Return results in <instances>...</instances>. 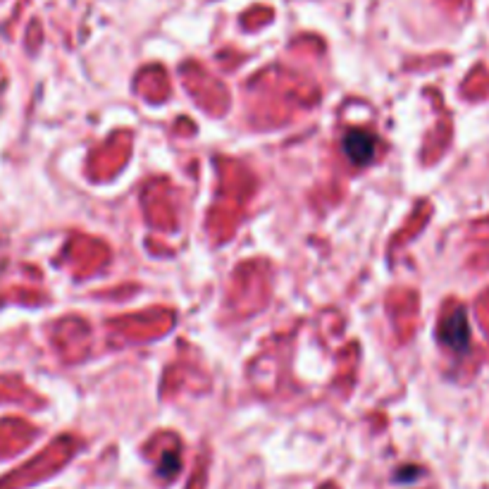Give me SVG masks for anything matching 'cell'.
<instances>
[{"label":"cell","instance_id":"cell-1","mask_svg":"<svg viewBox=\"0 0 489 489\" xmlns=\"http://www.w3.org/2000/svg\"><path fill=\"white\" fill-rule=\"evenodd\" d=\"M341 149L348 156V160L356 165H367L375 158V136L370 131L363 129H351L344 134Z\"/></svg>","mask_w":489,"mask_h":489},{"label":"cell","instance_id":"cell-2","mask_svg":"<svg viewBox=\"0 0 489 489\" xmlns=\"http://www.w3.org/2000/svg\"><path fill=\"white\" fill-rule=\"evenodd\" d=\"M439 337L446 346H451L453 351H466L468 344H471V327H468L466 313L456 311L451 318H446L439 330Z\"/></svg>","mask_w":489,"mask_h":489},{"label":"cell","instance_id":"cell-3","mask_svg":"<svg viewBox=\"0 0 489 489\" xmlns=\"http://www.w3.org/2000/svg\"><path fill=\"white\" fill-rule=\"evenodd\" d=\"M177 473H179V456L177 453H165L163 463L158 468V475H163V478H174Z\"/></svg>","mask_w":489,"mask_h":489},{"label":"cell","instance_id":"cell-4","mask_svg":"<svg viewBox=\"0 0 489 489\" xmlns=\"http://www.w3.org/2000/svg\"><path fill=\"white\" fill-rule=\"evenodd\" d=\"M415 475H418V471H415V468H406V471H401L397 478L399 480H408V478H415Z\"/></svg>","mask_w":489,"mask_h":489}]
</instances>
